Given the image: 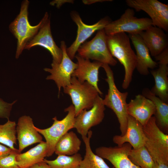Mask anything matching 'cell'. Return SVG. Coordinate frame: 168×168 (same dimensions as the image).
Here are the masks:
<instances>
[{"mask_svg": "<svg viewBox=\"0 0 168 168\" xmlns=\"http://www.w3.org/2000/svg\"><path fill=\"white\" fill-rule=\"evenodd\" d=\"M152 168H168V165L160 163H155Z\"/></svg>", "mask_w": 168, "mask_h": 168, "instance_id": "32", "label": "cell"}, {"mask_svg": "<svg viewBox=\"0 0 168 168\" xmlns=\"http://www.w3.org/2000/svg\"><path fill=\"white\" fill-rule=\"evenodd\" d=\"M16 100L12 103H7L0 98V118L9 119L12 105Z\"/></svg>", "mask_w": 168, "mask_h": 168, "instance_id": "29", "label": "cell"}, {"mask_svg": "<svg viewBox=\"0 0 168 168\" xmlns=\"http://www.w3.org/2000/svg\"><path fill=\"white\" fill-rule=\"evenodd\" d=\"M60 48L63 52L61 62L58 63L53 60L51 64V68L44 69L45 71L51 74L46 79L53 80L57 85L58 89V96L61 88H64L70 84L72 75L78 66L77 63L73 62L68 55L67 46L63 41L61 42Z\"/></svg>", "mask_w": 168, "mask_h": 168, "instance_id": "10", "label": "cell"}, {"mask_svg": "<svg viewBox=\"0 0 168 168\" xmlns=\"http://www.w3.org/2000/svg\"><path fill=\"white\" fill-rule=\"evenodd\" d=\"M107 77L105 79L107 82L109 89L103 102L104 105L111 109L116 114L119 124L121 136L125 133L127 126V103L126 100L128 92H121L118 89L114 82V74L109 65L103 64Z\"/></svg>", "mask_w": 168, "mask_h": 168, "instance_id": "2", "label": "cell"}, {"mask_svg": "<svg viewBox=\"0 0 168 168\" xmlns=\"http://www.w3.org/2000/svg\"><path fill=\"white\" fill-rule=\"evenodd\" d=\"M13 150H14L0 144V159L8 156Z\"/></svg>", "mask_w": 168, "mask_h": 168, "instance_id": "30", "label": "cell"}, {"mask_svg": "<svg viewBox=\"0 0 168 168\" xmlns=\"http://www.w3.org/2000/svg\"><path fill=\"white\" fill-rule=\"evenodd\" d=\"M75 57L77 61L78 66L72 73V77H76L81 82H88L95 88L99 94L102 95L103 93L98 87V82L99 70L103 63L97 61L91 62L89 59L82 58L78 55Z\"/></svg>", "mask_w": 168, "mask_h": 168, "instance_id": "17", "label": "cell"}, {"mask_svg": "<svg viewBox=\"0 0 168 168\" xmlns=\"http://www.w3.org/2000/svg\"><path fill=\"white\" fill-rule=\"evenodd\" d=\"M31 168H51L44 161L37 163L32 166Z\"/></svg>", "mask_w": 168, "mask_h": 168, "instance_id": "31", "label": "cell"}, {"mask_svg": "<svg viewBox=\"0 0 168 168\" xmlns=\"http://www.w3.org/2000/svg\"><path fill=\"white\" fill-rule=\"evenodd\" d=\"M146 140L143 126L135 119L129 115L128 118L127 128L125 134L123 136L116 135L113 138V142L118 146H121L128 143L134 149L145 146Z\"/></svg>", "mask_w": 168, "mask_h": 168, "instance_id": "16", "label": "cell"}, {"mask_svg": "<svg viewBox=\"0 0 168 168\" xmlns=\"http://www.w3.org/2000/svg\"><path fill=\"white\" fill-rule=\"evenodd\" d=\"M155 58L158 61L159 66L157 69L151 70L155 84L150 90L163 101L168 103V47Z\"/></svg>", "mask_w": 168, "mask_h": 168, "instance_id": "14", "label": "cell"}, {"mask_svg": "<svg viewBox=\"0 0 168 168\" xmlns=\"http://www.w3.org/2000/svg\"><path fill=\"white\" fill-rule=\"evenodd\" d=\"M65 111L68 112L66 116L61 120H58L56 117L53 118V124L49 127L40 129L35 127L45 139L48 148L47 157H50L54 153L55 146L60 138L69 130L74 128L76 115L73 105L65 109Z\"/></svg>", "mask_w": 168, "mask_h": 168, "instance_id": "7", "label": "cell"}, {"mask_svg": "<svg viewBox=\"0 0 168 168\" xmlns=\"http://www.w3.org/2000/svg\"><path fill=\"white\" fill-rule=\"evenodd\" d=\"M16 124L15 121L8 119L3 124H0V143L3 144L12 150L16 149L14 145L16 144Z\"/></svg>", "mask_w": 168, "mask_h": 168, "instance_id": "26", "label": "cell"}, {"mask_svg": "<svg viewBox=\"0 0 168 168\" xmlns=\"http://www.w3.org/2000/svg\"><path fill=\"white\" fill-rule=\"evenodd\" d=\"M127 113L138 121L143 126L147 123L150 119L154 114L155 105L150 99L142 95L136 96L127 104Z\"/></svg>", "mask_w": 168, "mask_h": 168, "instance_id": "18", "label": "cell"}, {"mask_svg": "<svg viewBox=\"0 0 168 168\" xmlns=\"http://www.w3.org/2000/svg\"><path fill=\"white\" fill-rule=\"evenodd\" d=\"M43 22L39 31L25 46L24 49L29 50L36 46H40L47 49L52 56L53 60L60 63L62 60L63 52L61 48L56 44L51 30L50 20L47 12L43 17Z\"/></svg>", "mask_w": 168, "mask_h": 168, "instance_id": "12", "label": "cell"}, {"mask_svg": "<svg viewBox=\"0 0 168 168\" xmlns=\"http://www.w3.org/2000/svg\"><path fill=\"white\" fill-rule=\"evenodd\" d=\"M47 152V143L42 141L26 152L18 154L16 157L17 164L21 168H30L43 161Z\"/></svg>", "mask_w": 168, "mask_h": 168, "instance_id": "21", "label": "cell"}, {"mask_svg": "<svg viewBox=\"0 0 168 168\" xmlns=\"http://www.w3.org/2000/svg\"><path fill=\"white\" fill-rule=\"evenodd\" d=\"M128 157L133 163L140 168H152L154 164L145 146L136 149L132 148Z\"/></svg>", "mask_w": 168, "mask_h": 168, "instance_id": "27", "label": "cell"}, {"mask_svg": "<svg viewBox=\"0 0 168 168\" xmlns=\"http://www.w3.org/2000/svg\"><path fill=\"white\" fill-rule=\"evenodd\" d=\"M19 153L18 149L13 150L7 156L0 159V168H21L18 165L16 159Z\"/></svg>", "mask_w": 168, "mask_h": 168, "instance_id": "28", "label": "cell"}, {"mask_svg": "<svg viewBox=\"0 0 168 168\" xmlns=\"http://www.w3.org/2000/svg\"><path fill=\"white\" fill-rule=\"evenodd\" d=\"M105 109L103 99L98 95L91 108L82 110L75 117L74 128L82 137L87 136L91 127L102 122Z\"/></svg>", "mask_w": 168, "mask_h": 168, "instance_id": "11", "label": "cell"}, {"mask_svg": "<svg viewBox=\"0 0 168 168\" xmlns=\"http://www.w3.org/2000/svg\"><path fill=\"white\" fill-rule=\"evenodd\" d=\"M139 34L148 48L151 55L155 57L168 47V35L162 29L152 26Z\"/></svg>", "mask_w": 168, "mask_h": 168, "instance_id": "20", "label": "cell"}, {"mask_svg": "<svg viewBox=\"0 0 168 168\" xmlns=\"http://www.w3.org/2000/svg\"><path fill=\"white\" fill-rule=\"evenodd\" d=\"M53 160L44 159L43 161L51 168H79L83 159L78 153L71 156L58 155Z\"/></svg>", "mask_w": 168, "mask_h": 168, "instance_id": "25", "label": "cell"}, {"mask_svg": "<svg viewBox=\"0 0 168 168\" xmlns=\"http://www.w3.org/2000/svg\"><path fill=\"white\" fill-rule=\"evenodd\" d=\"M35 127L32 119L30 116L24 115L18 119L16 132L19 153L28 146L43 141L41 135Z\"/></svg>", "mask_w": 168, "mask_h": 168, "instance_id": "15", "label": "cell"}, {"mask_svg": "<svg viewBox=\"0 0 168 168\" xmlns=\"http://www.w3.org/2000/svg\"><path fill=\"white\" fill-rule=\"evenodd\" d=\"M71 16L73 21L77 26V34L74 41L68 48L66 52L69 57L72 60L75 57L78 48L93 33L97 30L104 29L110 22V19L107 17L101 19L96 23L92 25L84 23L79 14L76 11H72Z\"/></svg>", "mask_w": 168, "mask_h": 168, "instance_id": "13", "label": "cell"}, {"mask_svg": "<svg viewBox=\"0 0 168 168\" xmlns=\"http://www.w3.org/2000/svg\"><path fill=\"white\" fill-rule=\"evenodd\" d=\"M63 90L71 98L76 116L82 110L91 108L99 95L92 85L86 81L81 82L74 77H72L70 84Z\"/></svg>", "mask_w": 168, "mask_h": 168, "instance_id": "5", "label": "cell"}, {"mask_svg": "<svg viewBox=\"0 0 168 168\" xmlns=\"http://www.w3.org/2000/svg\"><path fill=\"white\" fill-rule=\"evenodd\" d=\"M29 2L24 0L20 10L14 20L9 25L10 31L16 39L17 45L16 58H19L27 43L36 34L41 26L43 19L36 25L31 26L28 20V8Z\"/></svg>", "mask_w": 168, "mask_h": 168, "instance_id": "3", "label": "cell"}, {"mask_svg": "<svg viewBox=\"0 0 168 168\" xmlns=\"http://www.w3.org/2000/svg\"><path fill=\"white\" fill-rule=\"evenodd\" d=\"M106 42L109 50L124 67L125 73L122 87L127 89L132 81L133 72L136 68V54L132 49L130 38L125 33H119L106 35Z\"/></svg>", "mask_w": 168, "mask_h": 168, "instance_id": "1", "label": "cell"}, {"mask_svg": "<svg viewBox=\"0 0 168 168\" xmlns=\"http://www.w3.org/2000/svg\"><path fill=\"white\" fill-rule=\"evenodd\" d=\"M92 134V131L90 130L87 136L82 137L85 145L86 152L79 168H111L103 158L92 151L90 143Z\"/></svg>", "mask_w": 168, "mask_h": 168, "instance_id": "23", "label": "cell"}, {"mask_svg": "<svg viewBox=\"0 0 168 168\" xmlns=\"http://www.w3.org/2000/svg\"><path fill=\"white\" fill-rule=\"evenodd\" d=\"M129 7L136 11H143L150 17L152 26L168 31V5L157 0H127Z\"/></svg>", "mask_w": 168, "mask_h": 168, "instance_id": "9", "label": "cell"}, {"mask_svg": "<svg viewBox=\"0 0 168 168\" xmlns=\"http://www.w3.org/2000/svg\"><path fill=\"white\" fill-rule=\"evenodd\" d=\"M134 14L133 9H126L119 18L111 21L105 27L104 29L106 35L122 32L139 34L152 26L150 18H138L134 16Z\"/></svg>", "mask_w": 168, "mask_h": 168, "instance_id": "8", "label": "cell"}, {"mask_svg": "<svg viewBox=\"0 0 168 168\" xmlns=\"http://www.w3.org/2000/svg\"></svg>", "mask_w": 168, "mask_h": 168, "instance_id": "33", "label": "cell"}, {"mask_svg": "<svg viewBox=\"0 0 168 168\" xmlns=\"http://www.w3.org/2000/svg\"><path fill=\"white\" fill-rule=\"evenodd\" d=\"M142 95L151 100L156 108L154 114L156 122L163 128H168V104L154 94L149 89L145 88L142 91Z\"/></svg>", "mask_w": 168, "mask_h": 168, "instance_id": "24", "label": "cell"}, {"mask_svg": "<svg viewBox=\"0 0 168 168\" xmlns=\"http://www.w3.org/2000/svg\"><path fill=\"white\" fill-rule=\"evenodd\" d=\"M143 127L147 138L145 146L154 162L168 165V135L159 129L155 116Z\"/></svg>", "mask_w": 168, "mask_h": 168, "instance_id": "4", "label": "cell"}, {"mask_svg": "<svg viewBox=\"0 0 168 168\" xmlns=\"http://www.w3.org/2000/svg\"><path fill=\"white\" fill-rule=\"evenodd\" d=\"M81 141L76 133L68 131L58 140L55 146L54 152L57 155L71 156L78 153Z\"/></svg>", "mask_w": 168, "mask_h": 168, "instance_id": "22", "label": "cell"}, {"mask_svg": "<svg viewBox=\"0 0 168 168\" xmlns=\"http://www.w3.org/2000/svg\"><path fill=\"white\" fill-rule=\"evenodd\" d=\"M106 37L104 29L98 30L91 40L83 43L78 48V55L83 58L94 60L103 64L115 65L117 62L109 50Z\"/></svg>", "mask_w": 168, "mask_h": 168, "instance_id": "6", "label": "cell"}, {"mask_svg": "<svg viewBox=\"0 0 168 168\" xmlns=\"http://www.w3.org/2000/svg\"><path fill=\"white\" fill-rule=\"evenodd\" d=\"M128 36L136 51V68L141 75H147L149 68L154 69L157 67V63L151 57L148 48L139 34H129Z\"/></svg>", "mask_w": 168, "mask_h": 168, "instance_id": "19", "label": "cell"}]
</instances>
